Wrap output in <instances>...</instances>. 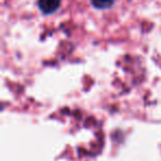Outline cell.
Wrapping results in <instances>:
<instances>
[{
    "mask_svg": "<svg viewBox=\"0 0 161 161\" xmlns=\"http://www.w3.org/2000/svg\"><path fill=\"white\" fill-rule=\"evenodd\" d=\"M61 0H39L38 5L40 10L45 14H53L60 7Z\"/></svg>",
    "mask_w": 161,
    "mask_h": 161,
    "instance_id": "obj_1",
    "label": "cell"
},
{
    "mask_svg": "<svg viewBox=\"0 0 161 161\" xmlns=\"http://www.w3.org/2000/svg\"><path fill=\"white\" fill-rule=\"evenodd\" d=\"M114 0H92V3L95 8L98 9H105L113 5Z\"/></svg>",
    "mask_w": 161,
    "mask_h": 161,
    "instance_id": "obj_2",
    "label": "cell"
}]
</instances>
